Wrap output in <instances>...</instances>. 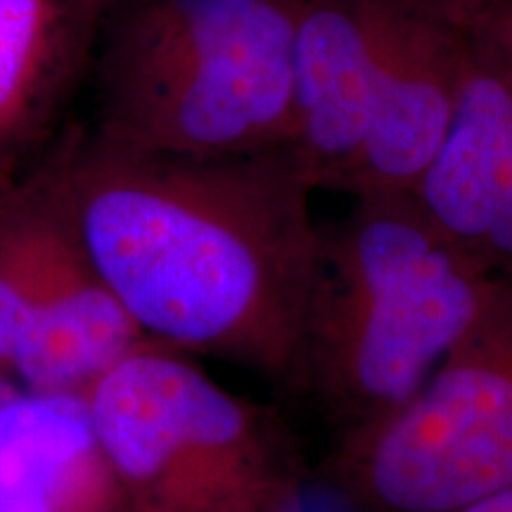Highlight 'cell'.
<instances>
[{
  "mask_svg": "<svg viewBox=\"0 0 512 512\" xmlns=\"http://www.w3.org/2000/svg\"><path fill=\"white\" fill-rule=\"evenodd\" d=\"M408 192L460 252L512 278V22L470 27L456 112Z\"/></svg>",
  "mask_w": 512,
  "mask_h": 512,
  "instance_id": "obj_7",
  "label": "cell"
},
{
  "mask_svg": "<svg viewBox=\"0 0 512 512\" xmlns=\"http://www.w3.org/2000/svg\"><path fill=\"white\" fill-rule=\"evenodd\" d=\"M323 479L354 512H458L512 484V278L401 408L335 437Z\"/></svg>",
  "mask_w": 512,
  "mask_h": 512,
  "instance_id": "obj_5",
  "label": "cell"
},
{
  "mask_svg": "<svg viewBox=\"0 0 512 512\" xmlns=\"http://www.w3.org/2000/svg\"><path fill=\"white\" fill-rule=\"evenodd\" d=\"M0 512H117L86 396L17 387L0 401Z\"/></svg>",
  "mask_w": 512,
  "mask_h": 512,
  "instance_id": "obj_11",
  "label": "cell"
},
{
  "mask_svg": "<svg viewBox=\"0 0 512 512\" xmlns=\"http://www.w3.org/2000/svg\"><path fill=\"white\" fill-rule=\"evenodd\" d=\"M107 0H0V176L60 136Z\"/></svg>",
  "mask_w": 512,
  "mask_h": 512,
  "instance_id": "obj_10",
  "label": "cell"
},
{
  "mask_svg": "<svg viewBox=\"0 0 512 512\" xmlns=\"http://www.w3.org/2000/svg\"><path fill=\"white\" fill-rule=\"evenodd\" d=\"M458 512H512V484Z\"/></svg>",
  "mask_w": 512,
  "mask_h": 512,
  "instance_id": "obj_13",
  "label": "cell"
},
{
  "mask_svg": "<svg viewBox=\"0 0 512 512\" xmlns=\"http://www.w3.org/2000/svg\"><path fill=\"white\" fill-rule=\"evenodd\" d=\"M15 389H17V384L10 380L8 373H5L3 368H0V401H3L8 394L15 392Z\"/></svg>",
  "mask_w": 512,
  "mask_h": 512,
  "instance_id": "obj_14",
  "label": "cell"
},
{
  "mask_svg": "<svg viewBox=\"0 0 512 512\" xmlns=\"http://www.w3.org/2000/svg\"><path fill=\"white\" fill-rule=\"evenodd\" d=\"M117 512H294L304 465L273 408L145 342L86 394Z\"/></svg>",
  "mask_w": 512,
  "mask_h": 512,
  "instance_id": "obj_4",
  "label": "cell"
},
{
  "mask_svg": "<svg viewBox=\"0 0 512 512\" xmlns=\"http://www.w3.org/2000/svg\"><path fill=\"white\" fill-rule=\"evenodd\" d=\"M299 0H110L88 131L133 152L221 159L287 150Z\"/></svg>",
  "mask_w": 512,
  "mask_h": 512,
  "instance_id": "obj_3",
  "label": "cell"
},
{
  "mask_svg": "<svg viewBox=\"0 0 512 512\" xmlns=\"http://www.w3.org/2000/svg\"><path fill=\"white\" fill-rule=\"evenodd\" d=\"M467 46L470 27L446 0H392L349 197L413 188L456 112Z\"/></svg>",
  "mask_w": 512,
  "mask_h": 512,
  "instance_id": "obj_8",
  "label": "cell"
},
{
  "mask_svg": "<svg viewBox=\"0 0 512 512\" xmlns=\"http://www.w3.org/2000/svg\"><path fill=\"white\" fill-rule=\"evenodd\" d=\"M465 27H496L512 22V0H446Z\"/></svg>",
  "mask_w": 512,
  "mask_h": 512,
  "instance_id": "obj_12",
  "label": "cell"
},
{
  "mask_svg": "<svg viewBox=\"0 0 512 512\" xmlns=\"http://www.w3.org/2000/svg\"><path fill=\"white\" fill-rule=\"evenodd\" d=\"M145 342L76 233L55 138L0 176V368L27 392L86 396Z\"/></svg>",
  "mask_w": 512,
  "mask_h": 512,
  "instance_id": "obj_6",
  "label": "cell"
},
{
  "mask_svg": "<svg viewBox=\"0 0 512 512\" xmlns=\"http://www.w3.org/2000/svg\"><path fill=\"white\" fill-rule=\"evenodd\" d=\"M57 147L76 233L143 337L292 392L320 226L292 152L145 155L83 124Z\"/></svg>",
  "mask_w": 512,
  "mask_h": 512,
  "instance_id": "obj_1",
  "label": "cell"
},
{
  "mask_svg": "<svg viewBox=\"0 0 512 512\" xmlns=\"http://www.w3.org/2000/svg\"><path fill=\"white\" fill-rule=\"evenodd\" d=\"M107 3H110V0H107Z\"/></svg>",
  "mask_w": 512,
  "mask_h": 512,
  "instance_id": "obj_15",
  "label": "cell"
},
{
  "mask_svg": "<svg viewBox=\"0 0 512 512\" xmlns=\"http://www.w3.org/2000/svg\"><path fill=\"white\" fill-rule=\"evenodd\" d=\"M498 280L411 192L351 195L347 214L318 226L292 392L335 437L387 418L470 332Z\"/></svg>",
  "mask_w": 512,
  "mask_h": 512,
  "instance_id": "obj_2",
  "label": "cell"
},
{
  "mask_svg": "<svg viewBox=\"0 0 512 512\" xmlns=\"http://www.w3.org/2000/svg\"><path fill=\"white\" fill-rule=\"evenodd\" d=\"M392 0H299L292 152L313 190L349 192Z\"/></svg>",
  "mask_w": 512,
  "mask_h": 512,
  "instance_id": "obj_9",
  "label": "cell"
}]
</instances>
